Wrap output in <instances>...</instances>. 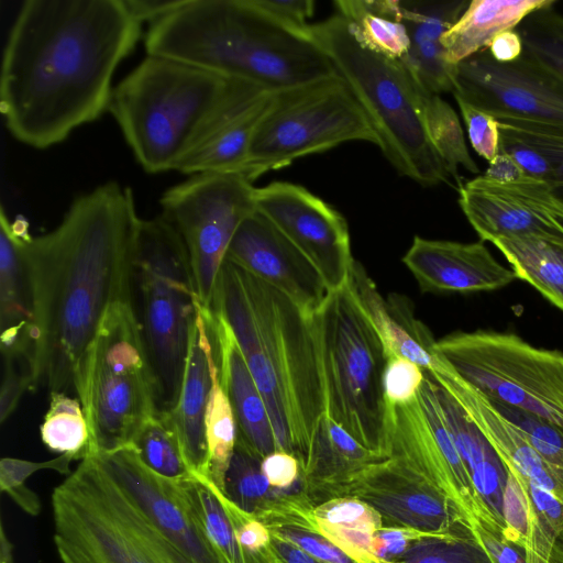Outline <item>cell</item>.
Listing matches in <instances>:
<instances>
[{
	"mask_svg": "<svg viewBox=\"0 0 563 563\" xmlns=\"http://www.w3.org/2000/svg\"><path fill=\"white\" fill-rule=\"evenodd\" d=\"M140 220L132 191L108 181L75 198L55 229L29 235L32 391L75 388L109 309L133 303Z\"/></svg>",
	"mask_w": 563,
	"mask_h": 563,
	"instance_id": "cell-1",
	"label": "cell"
},
{
	"mask_svg": "<svg viewBox=\"0 0 563 563\" xmlns=\"http://www.w3.org/2000/svg\"><path fill=\"white\" fill-rule=\"evenodd\" d=\"M141 25L122 0L24 1L0 73L1 110L12 136L47 148L98 119Z\"/></svg>",
	"mask_w": 563,
	"mask_h": 563,
	"instance_id": "cell-2",
	"label": "cell"
},
{
	"mask_svg": "<svg viewBox=\"0 0 563 563\" xmlns=\"http://www.w3.org/2000/svg\"><path fill=\"white\" fill-rule=\"evenodd\" d=\"M231 328L263 396L277 451L305 466L325 412L311 318L283 292L225 260L212 305Z\"/></svg>",
	"mask_w": 563,
	"mask_h": 563,
	"instance_id": "cell-3",
	"label": "cell"
},
{
	"mask_svg": "<svg viewBox=\"0 0 563 563\" xmlns=\"http://www.w3.org/2000/svg\"><path fill=\"white\" fill-rule=\"evenodd\" d=\"M144 44L147 54L273 91L336 74L311 40L275 22L252 0H185L150 24Z\"/></svg>",
	"mask_w": 563,
	"mask_h": 563,
	"instance_id": "cell-4",
	"label": "cell"
},
{
	"mask_svg": "<svg viewBox=\"0 0 563 563\" xmlns=\"http://www.w3.org/2000/svg\"><path fill=\"white\" fill-rule=\"evenodd\" d=\"M233 82L195 65L147 54L113 87L108 110L144 170H176Z\"/></svg>",
	"mask_w": 563,
	"mask_h": 563,
	"instance_id": "cell-5",
	"label": "cell"
},
{
	"mask_svg": "<svg viewBox=\"0 0 563 563\" xmlns=\"http://www.w3.org/2000/svg\"><path fill=\"white\" fill-rule=\"evenodd\" d=\"M330 59L365 112L378 148L402 176L422 187L450 183L417 107L406 66L361 46L345 19L335 13L301 31Z\"/></svg>",
	"mask_w": 563,
	"mask_h": 563,
	"instance_id": "cell-6",
	"label": "cell"
},
{
	"mask_svg": "<svg viewBox=\"0 0 563 563\" xmlns=\"http://www.w3.org/2000/svg\"><path fill=\"white\" fill-rule=\"evenodd\" d=\"M62 563H195L143 512L96 456L52 493Z\"/></svg>",
	"mask_w": 563,
	"mask_h": 563,
	"instance_id": "cell-7",
	"label": "cell"
},
{
	"mask_svg": "<svg viewBox=\"0 0 563 563\" xmlns=\"http://www.w3.org/2000/svg\"><path fill=\"white\" fill-rule=\"evenodd\" d=\"M325 412L363 446L388 457L389 407L384 393L388 355L347 285L329 292L311 317Z\"/></svg>",
	"mask_w": 563,
	"mask_h": 563,
	"instance_id": "cell-8",
	"label": "cell"
},
{
	"mask_svg": "<svg viewBox=\"0 0 563 563\" xmlns=\"http://www.w3.org/2000/svg\"><path fill=\"white\" fill-rule=\"evenodd\" d=\"M134 286L156 413H170L178 402L199 300L185 244L162 213L140 220Z\"/></svg>",
	"mask_w": 563,
	"mask_h": 563,
	"instance_id": "cell-9",
	"label": "cell"
},
{
	"mask_svg": "<svg viewBox=\"0 0 563 563\" xmlns=\"http://www.w3.org/2000/svg\"><path fill=\"white\" fill-rule=\"evenodd\" d=\"M74 389L90 430L88 456L131 446L156 413L154 380L133 303L109 309Z\"/></svg>",
	"mask_w": 563,
	"mask_h": 563,
	"instance_id": "cell-10",
	"label": "cell"
},
{
	"mask_svg": "<svg viewBox=\"0 0 563 563\" xmlns=\"http://www.w3.org/2000/svg\"><path fill=\"white\" fill-rule=\"evenodd\" d=\"M354 141L379 145L365 112L338 73L277 90L253 136L243 176L253 183L300 157Z\"/></svg>",
	"mask_w": 563,
	"mask_h": 563,
	"instance_id": "cell-11",
	"label": "cell"
},
{
	"mask_svg": "<svg viewBox=\"0 0 563 563\" xmlns=\"http://www.w3.org/2000/svg\"><path fill=\"white\" fill-rule=\"evenodd\" d=\"M437 354L485 397L563 430V353L509 332H455L435 341Z\"/></svg>",
	"mask_w": 563,
	"mask_h": 563,
	"instance_id": "cell-12",
	"label": "cell"
},
{
	"mask_svg": "<svg viewBox=\"0 0 563 563\" xmlns=\"http://www.w3.org/2000/svg\"><path fill=\"white\" fill-rule=\"evenodd\" d=\"M240 174H197L161 197L162 214L179 233L200 305L210 310L230 243L256 210L255 189Z\"/></svg>",
	"mask_w": 563,
	"mask_h": 563,
	"instance_id": "cell-13",
	"label": "cell"
},
{
	"mask_svg": "<svg viewBox=\"0 0 563 563\" xmlns=\"http://www.w3.org/2000/svg\"><path fill=\"white\" fill-rule=\"evenodd\" d=\"M388 407V457L406 463L437 486L470 527L484 518L467 470L442 417L430 375L426 372L415 400Z\"/></svg>",
	"mask_w": 563,
	"mask_h": 563,
	"instance_id": "cell-14",
	"label": "cell"
},
{
	"mask_svg": "<svg viewBox=\"0 0 563 563\" xmlns=\"http://www.w3.org/2000/svg\"><path fill=\"white\" fill-rule=\"evenodd\" d=\"M453 96L498 118L563 128V79L523 54L499 63L488 49L455 65Z\"/></svg>",
	"mask_w": 563,
	"mask_h": 563,
	"instance_id": "cell-15",
	"label": "cell"
},
{
	"mask_svg": "<svg viewBox=\"0 0 563 563\" xmlns=\"http://www.w3.org/2000/svg\"><path fill=\"white\" fill-rule=\"evenodd\" d=\"M255 206L311 262L329 292L347 285L355 260L347 223L336 209L288 181L256 188Z\"/></svg>",
	"mask_w": 563,
	"mask_h": 563,
	"instance_id": "cell-16",
	"label": "cell"
},
{
	"mask_svg": "<svg viewBox=\"0 0 563 563\" xmlns=\"http://www.w3.org/2000/svg\"><path fill=\"white\" fill-rule=\"evenodd\" d=\"M459 205L481 241L500 236L563 240V203L528 175L500 181L485 175L457 186Z\"/></svg>",
	"mask_w": 563,
	"mask_h": 563,
	"instance_id": "cell-17",
	"label": "cell"
},
{
	"mask_svg": "<svg viewBox=\"0 0 563 563\" xmlns=\"http://www.w3.org/2000/svg\"><path fill=\"white\" fill-rule=\"evenodd\" d=\"M375 509L383 526L415 530L429 536L471 530L450 498L406 463L388 457L354 478L344 496Z\"/></svg>",
	"mask_w": 563,
	"mask_h": 563,
	"instance_id": "cell-18",
	"label": "cell"
},
{
	"mask_svg": "<svg viewBox=\"0 0 563 563\" xmlns=\"http://www.w3.org/2000/svg\"><path fill=\"white\" fill-rule=\"evenodd\" d=\"M225 260L286 295L308 318L329 295L317 268L257 209L240 224Z\"/></svg>",
	"mask_w": 563,
	"mask_h": 563,
	"instance_id": "cell-19",
	"label": "cell"
},
{
	"mask_svg": "<svg viewBox=\"0 0 563 563\" xmlns=\"http://www.w3.org/2000/svg\"><path fill=\"white\" fill-rule=\"evenodd\" d=\"M96 456L151 521L195 563H223L205 538L180 479L147 467L132 446Z\"/></svg>",
	"mask_w": 563,
	"mask_h": 563,
	"instance_id": "cell-20",
	"label": "cell"
},
{
	"mask_svg": "<svg viewBox=\"0 0 563 563\" xmlns=\"http://www.w3.org/2000/svg\"><path fill=\"white\" fill-rule=\"evenodd\" d=\"M274 91L253 82L234 79L222 106L202 130L177 172L243 175L251 143Z\"/></svg>",
	"mask_w": 563,
	"mask_h": 563,
	"instance_id": "cell-21",
	"label": "cell"
},
{
	"mask_svg": "<svg viewBox=\"0 0 563 563\" xmlns=\"http://www.w3.org/2000/svg\"><path fill=\"white\" fill-rule=\"evenodd\" d=\"M422 292L494 290L517 279L498 263L483 241L461 243L415 236L402 257Z\"/></svg>",
	"mask_w": 563,
	"mask_h": 563,
	"instance_id": "cell-22",
	"label": "cell"
},
{
	"mask_svg": "<svg viewBox=\"0 0 563 563\" xmlns=\"http://www.w3.org/2000/svg\"><path fill=\"white\" fill-rule=\"evenodd\" d=\"M218 365L211 311L200 302L191 328L189 351L176 408L169 413L190 474L208 479L206 409Z\"/></svg>",
	"mask_w": 563,
	"mask_h": 563,
	"instance_id": "cell-23",
	"label": "cell"
},
{
	"mask_svg": "<svg viewBox=\"0 0 563 563\" xmlns=\"http://www.w3.org/2000/svg\"><path fill=\"white\" fill-rule=\"evenodd\" d=\"M22 221L11 222L0 210V342L5 357H27L33 365L34 300Z\"/></svg>",
	"mask_w": 563,
	"mask_h": 563,
	"instance_id": "cell-24",
	"label": "cell"
},
{
	"mask_svg": "<svg viewBox=\"0 0 563 563\" xmlns=\"http://www.w3.org/2000/svg\"><path fill=\"white\" fill-rule=\"evenodd\" d=\"M468 3L466 0H398L400 19L409 37V49L400 60L432 92L453 91L455 66L445 60L441 40Z\"/></svg>",
	"mask_w": 563,
	"mask_h": 563,
	"instance_id": "cell-25",
	"label": "cell"
},
{
	"mask_svg": "<svg viewBox=\"0 0 563 563\" xmlns=\"http://www.w3.org/2000/svg\"><path fill=\"white\" fill-rule=\"evenodd\" d=\"M211 323L220 380L233 410L236 439L263 460L277 451L265 401L229 324L212 311Z\"/></svg>",
	"mask_w": 563,
	"mask_h": 563,
	"instance_id": "cell-26",
	"label": "cell"
},
{
	"mask_svg": "<svg viewBox=\"0 0 563 563\" xmlns=\"http://www.w3.org/2000/svg\"><path fill=\"white\" fill-rule=\"evenodd\" d=\"M386 459L363 446L324 412L301 470V492L314 506L343 497L354 478Z\"/></svg>",
	"mask_w": 563,
	"mask_h": 563,
	"instance_id": "cell-27",
	"label": "cell"
},
{
	"mask_svg": "<svg viewBox=\"0 0 563 563\" xmlns=\"http://www.w3.org/2000/svg\"><path fill=\"white\" fill-rule=\"evenodd\" d=\"M347 287L358 306L379 334L387 355L402 356L431 372L437 365L435 341L428 329L417 321L400 297L386 302L364 267L356 261Z\"/></svg>",
	"mask_w": 563,
	"mask_h": 563,
	"instance_id": "cell-28",
	"label": "cell"
},
{
	"mask_svg": "<svg viewBox=\"0 0 563 563\" xmlns=\"http://www.w3.org/2000/svg\"><path fill=\"white\" fill-rule=\"evenodd\" d=\"M553 0H473L444 33L445 60L457 65L482 52L500 33L516 30L530 13L554 5Z\"/></svg>",
	"mask_w": 563,
	"mask_h": 563,
	"instance_id": "cell-29",
	"label": "cell"
},
{
	"mask_svg": "<svg viewBox=\"0 0 563 563\" xmlns=\"http://www.w3.org/2000/svg\"><path fill=\"white\" fill-rule=\"evenodd\" d=\"M492 243L506 257L517 278L530 284L563 311V240L500 236Z\"/></svg>",
	"mask_w": 563,
	"mask_h": 563,
	"instance_id": "cell-30",
	"label": "cell"
},
{
	"mask_svg": "<svg viewBox=\"0 0 563 563\" xmlns=\"http://www.w3.org/2000/svg\"><path fill=\"white\" fill-rule=\"evenodd\" d=\"M317 529L358 563H382L374 554V534L383 526L379 514L351 496L316 506Z\"/></svg>",
	"mask_w": 563,
	"mask_h": 563,
	"instance_id": "cell-31",
	"label": "cell"
},
{
	"mask_svg": "<svg viewBox=\"0 0 563 563\" xmlns=\"http://www.w3.org/2000/svg\"><path fill=\"white\" fill-rule=\"evenodd\" d=\"M333 3L361 46L388 58L405 57L409 37L400 19L398 0H336Z\"/></svg>",
	"mask_w": 563,
	"mask_h": 563,
	"instance_id": "cell-32",
	"label": "cell"
},
{
	"mask_svg": "<svg viewBox=\"0 0 563 563\" xmlns=\"http://www.w3.org/2000/svg\"><path fill=\"white\" fill-rule=\"evenodd\" d=\"M407 68V67H406ZM417 107L428 139L451 178L459 180V168L478 174L455 110L439 95L428 90L407 68Z\"/></svg>",
	"mask_w": 563,
	"mask_h": 563,
	"instance_id": "cell-33",
	"label": "cell"
},
{
	"mask_svg": "<svg viewBox=\"0 0 563 563\" xmlns=\"http://www.w3.org/2000/svg\"><path fill=\"white\" fill-rule=\"evenodd\" d=\"M185 496L205 538L223 563H244L231 520L213 484L194 476L180 479Z\"/></svg>",
	"mask_w": 563,
	"mask_h": 563,
	"instance_id": "cell-34",
	"label": "cell"
},
{
	"mask_svg": "<svg viewBox=\"0 0 563 563\" xmlns=\"http://www.w3.org/2000/svg\"><path fill=\"white\" fill-rule=\"evenodd\" d=\"M42 442L55 453L69 454L76 460L88 456L90 430L78 399L65 393H49V407L40 427Z\"/></svg>",
	"mask_w": 563,
	"mask_h": 563,
	"instance_id": "cell-35",
	"label": "cell"
},
{
	"mask_svg": "<svg viewBox=\"0 0 563 563\" xmlns=\"http://www.w3.org/2000/svg\"><path fill=\"white\" fill-rule=\"evenodd\" d=\"M283 492L269 485L262 471V459L236 439L222 493L242 510L258 516Z\"/></svg>",
	"mask_w": 563,
	"mask_h": 563,
	"instance_id": "cell-36",
	"label": "cell"
},
{
	"mask_svg": "<svg viewBox=\"0 0 563 563\" xmlns=\"http://www.w3.org/2000/svg\"><path fill=\"white\" fill-rule=\"evenodd\" d=\"M205 423L208 446V481L222 490L225 473L236 443V423L230 400L221 385L219 365L213 371Z\"/></svg>",
	"mask_w": 563,
	"mask_h": 563,
	"instance_id": "cell-37",
	"label": "cell"
},
{
	"mask_svg": "<svg viewBox=\"0 0 563 563\" xmlns=\"http://www.w3.org/2000/svg\"><path fill=\"white\" fill-rule=\"evenodd\" d=\"M131 446L147 467L164 477L180 479L192 476L169 413L152 416Z\"/></svg>",
	"mask_w": 563,
	"mask_h": 563,
	"instance_id": "cell-38",
	"label": "cell"
},
{
	"mask_svg": "<svg viewBox=\"0 0 563 563\" xmlns=\"http://www.w3.org/2000/svg\"><path fill=\"white\" fill-rule=\"evenodd\" d=\"M554 5L530 13L516 29L523 55L563 79V15Z\"/></svg>",
	"mask_w": 563,
	"mask_h": 563,
	"instance_id": "cell-39",
	"label": "cell"
},
{
	"mask_svg": "<svg viewBox=\"0 0 563 563\" xmlns=\"http://www.w3.org/2000/svg\"><path fill=\"white\" fill-rule=\"evenodd\" d=\"M499 131L538 151L545 161L544 181L563 203V128L514 118H498Z\"/></svg>",
	"mask_w": 563,
	"mask_h": 563,
	"instance_id": "cell-40",
	"label": "cell"
},
{
	"mask_svg": "<svg viewBox=\"0 0 563 563\" xmlns=\"http://www.w3.org/2000/svg\"><path fill=\"white\" fill-rule=\"evenodd\" d=\"M393 563H493L472 530L455 534L426 536L415 541Z\"/></svg>",
	"mask_w": 563,
	"mask_h": 563,
	"instance_id": "cell-41",
	"label": "cell"
},
{
	"mask_svg": "<svg viewBox=\"0 0 563 563\" xmlns=\"http://www.w3.org/2000/svg\"><path fill=\"white\" fill-rule=\"evenodd\" d=\"M75 460L69 454H60L44 462L3 457L0 461V490L8 494L22 510L31 516H37L41 511V501L25 485L26 479L40 470H54L68 476L73 472L69 465Z\"/></svg>",
	"mask_w": 563,
	"mask_h": 563,
	"instance_id": "cell-42",
	"label": "cell"
},
{
	"mask_svg": "<svg viewBox=\"0 0 563 563\" xmlns=\"http://www.w3.org/2000/svg\"><path fill=\"white\" fill-rule=\"evenodd\" d=\"M214 489L231 520L244 563H278L268 527L254 514L234 505L217 486Z\"/></svg>",
	"mask_w": 563,
	"mask_h": 563,
	"instance_id": "cell-43",
	"label": "cell"
},
{
	"mask_svg": "<svg viewBox=\"0 0 563 563\" xmlns=\"http://www.w3.org/2000/svg\"><path fill=\"white\" fill-rule=\"evenodd\" d=\"M424 376L426 371L415 362L402 356H389L384 373V393L387 404L398 406L415 400Z\"/></svg>",
	"mask_w": 563,
	"mask_h": 563,
	"instance_id": "cell-44",
	"label": "cell"
},
{
	"mask_svg": "<svg viewBox=\"0 0 563 563\" xmlns=\"http://www.w3.org/2000/svg\"><path fill=\"white\" fill-rule=\"evenodd\" d=\"M272 534L285 539L325 563H358L318 529L297 523L268 526Z\"/></svg>",
	"mask_w": 563,
	"mask_h": 563,
	"instance_id": "cell-45",
	"label": "cell"
},
{
	"mask_svg": "<svg viewBox=\"0 0 563 563\" xmlns=\"http://www.w3.org/2000/svg\"><path fill=\"white\" fill-rule=\"evenodd\" d=\"M461 115L465 122L467 135L473 150L490 162L499 152L500 132L497 120L454 96Z\"/></svg>",
	"mask_w": 563,
	"mask_h": 563,
	"instance_id": "cell-46",
	"label": "cell"
},
{
	"mask_svg": "<svg viewBox=\"0 0 563 563\" xmlns=\"http://www.w3.org/2000/svg\"><path fill=\"white\" fill-rule=\"evenodd\" d=\"M470 528L493 563H534L528 549L508 538L495 522L478 518Z\"/></svg>",
	"mask_w": 563,
	"mask_h": 563,
	"instance_id": "cell-47",
	"label": "cell"
},
{
	"mask_svg": "<svg viewBox=\"0 0 563 563\" xmlns=\"http://www.w3.org/2000/svg\"><path fill=\"white\" fill-rule=\"evenodd\" d=\"M255 7L272 18L275 22L297 32L309 24L313 15L312 0H252Z\"/></svg>",
	"mask_w": 563,
	"mask_h": 563,
	"instance_id": "cell-48",
	"label": "cell"
},
{
	"mask_svg": "<svg viewBox=\"0 0 563 563\" xmlns=\"http://www.w3.org/2000/svg\"><path fill=\"white\" fill-rule=\"evenodd\" d=\"M429 534L415 530L382 526L374 534V554L382 563L399 560L410 545Z\"/></svg>",
	"mask_w": 563,
	"mask_h": 563,
	"instance_id": "cell-49",
	"label": "cell"
},
{
	"mask_svg": "<svg viewBox=\"0 0 563 563\" xmlns=\"http://www.w3.org/2000/svg\"><path fill=\"white\" fill-rule=\"evenodd\" d=\"M262 471L269 485L276 489L290 490L300 482L301 466L298 459L284 451H275L262 460Z\"/></svg>",
	"mask_w": 563,
	"mask_h": 563,
	"instance_id": "cell-50",
	"label": "cell"
},
{
	"mask_svg": "<svg viewBox=\"0 0 563 563\" xmlns=\"http://www.w3.org/2000/svg\"><path fill=\"white\" fill-rule=\"evenodd\" d=\"M132 18L140 24H151L173 13L185 0H122Z\"/></svg>",
	"mask_w": 563,
	"mask_h": 563,
	"instance_id": "cell-51",
	"label": "cell"
},
{
	"mask_svg": "<svg viewBox=\"0 0 563 563\" xmlns=\"http://www.w3.org/2000/svg\"><path fill=\"white\" fill-rule=\"evenodd\" d=\"M487 49L495 60L511 63L523 53L522 38L517 30L505 31L493 40Z\"/></svg>",
	"mask_w": 563,
	"mask_h": 563,
	"instance_id": "cell-52",
	"label": "cell"
},
{
	"mask_svg": "<svg viewBox=\"0 0 563 563\" xmlns=\"http://www.w3.org/2000/svg\"><path fill=\"white\" fill-rule=\"evenodd\" d=\"M488 163V168L483 175L496 180H516L526 175L515 159L501 150H499L498 154Z\"/></svg>",
	"mask_w": 563,
	"mask_h": 563,
	"instance_id": "cell-53",
	"label": "cell"
},
{
	"mask_svg": "<svg viewBox=\"0 0 563 563\" xmlns=\"http://www.w3.org/2000/svg\"><path fill=\"white\" fill-rule=\"evenodd\" d=\"M272 545L278 563H325L311 556L296 544L274 534H272Z\"/></svg>",
	"mask_w": 563,
	"mask_h": 563,
	"instance_id": "cell-54",
	"label": "cell"
},
{
	"mask_svg": "<svg viewBox=\"0 0 563 563\" xmlns=\"http://www.w3.org/2000/svg\"><path fill=\"white\" fill-rule=\"evenodd\" d=\"M0 531V563H14L13 547L5 534L3 525H1Z\"/></svg>",
	"mask_w": 563,
	"mask_h": 563,
	"instance_id": "cell-55",
	"label": "cell"
},
{
	"mask_svg": "<svg viewBox=\"0 0 563 563\" xmlns=\"http://www.w3.org/2000/svg\"><path fill=\"white\" fill-rule=\"evenodd\" d=\"M560 542L563 545V527H562V530H561V533H560Z\"/></svg>",
	"mask_w": 563,
	"mask_h": 563,
	"instance_id": "cell-56",
	"label": "cell"
}]
</instances>
